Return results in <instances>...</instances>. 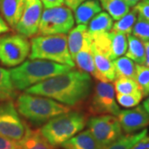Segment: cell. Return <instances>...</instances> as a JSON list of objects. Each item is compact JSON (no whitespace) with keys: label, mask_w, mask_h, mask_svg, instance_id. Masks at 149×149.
Returning a JSON list of instances; mask_svg holds the SVG:
<instances>
[{"label":"cell","mask_w":149,"mask_h":149,"mask_svg":"<svg viewBox=\"0 0 149 149\" xmlns=\"http://www.w3.org/2000/svg\"><path fill=\"white\" fill-rule=\"evenodd\" d=\"M92 90L93 80L91 74L80 70H70L33 85L25 92L45 96L72 108L85 102L91 95Z\"/></svg>","instance_id":"6da1fadb"},{"label":"cell","mask_w":149,"mask_h":149,"mask_svg":"<svg viewBox=\"0 0 149 149\" xmlns=\"http://www.w3.org/2000/svg\"><path fill=\"white\" fill-rule=\"evenodd\" d=\"M73 67L47 60H27L9 70L12 82L15 89H27L47 80L51 77L69 72Z\"/></svg>","instance_id":"7a4b0ae2"},{"label":"cell","mask_w":149,"mask_h":149,"mask_svg":"<svg viewBox=\"0 0 149 149\" xmlns=\"http://www.w3.org/2000/svg\"><path fill=\"white\" fill-rule=\"evenodd\" d=\"M17 112L34 126H40L59 114L70 110V108L45 96L27 93L19 95L16 101Z\"/></svg>","instance_id":"3957f363"},{"label":"cell","mask_w":149,"mask_h":149,"mask_svg":"<svg viewBox=\"0 0 149 149\" xmlns=\"http://www.w3.org/2000/svg\"><path fill=\"white\" fill-rule=\"evenodd\" d=\"M87 120L84 113L70 110L50 119L43 124L40 131L52 147H61L65 141L82 131Z\"/></svg>","instance_id":"277c9868"},{"label":"cell","mask_w":149,"mask_h":149,"mask_svg":"<svg viewBox=\"0 0 149 149\" xmlns=\"http://www.w3.org/2000/svg\"><path fill=\"white\" fill-rule=\"evenodd\" d=\"M29 60H47L59 64L74 66L70 54L65 34L45 35L32 37L30 42Z\"/></svg>","instance_id":"5b68a950"},{"label":"cell","mask_w":149,"mask_h":149,"mask_svg":"<svg viewBox=\"0 0 149 149\" xmlns=\"http://www.w3.org/2000/svg\"><path fill=\"white\" fill-rule=\"evenodd\" d=\"M74 19L66 6L46 8L42 12L37 34L40 36L66 34L73 28Z\"/></svg>","instance_id":"8992f818"},{"label":"cell","mask_w":149,"mask_h":149,"mask_svg":"<svg viewBox=\"0 0 149 149\" xmlns=\"http://www.w3.org/2000/svg\"><path fill=\"white\" fill-rule=\"evenodd\" d=\"M30 42L19 33L0 35V63L8 67L17 66L28 57Z\"/></svg>","instance_id":"52a82bcc"},{"label":"cell","mask_w":149,"mask_h":149,"mask_svg":"<svg viewBox=\"0 0 149 149\" xmlns=\"http://www.w3.org/2000/svg\"><path fill=\"white\" fill-rule=\"evenodd\" d=\"M86 125L100 149L113 143L123 135L117 116L112 114L94 115L88 118Z\"/></svg>","instance_id":"ba28073f"},{"label":"cell","mask_w":149,"mask_h":149,"mask_svg":"<svg viewBox=\"0 0 149 149\" xmlns=\"http://www.w3.org/2000/svg\"><path fill=\"white\" fill-rule=\"evenodd\" d=\"M88 106L89 113L94 115L112 114L117 116L120 109L116 102L114 87L110 82L97 80Z\"/></svg>","instance_id":"9c48e42d"},{"label":"cell","mask_w":149,"mask_h":149,"mask_svg":"<svg viewBox=\"0 0 149 149\" xmlns=\"http://www.w3.org/2000/svg\"><path fill=\"white\" fill-rule=\"evenodd\" d=\"M27 124L19 116L13 100L0 104V135L19 142L25 135Z\"/></svg>","instance_id":"30bf717a"},{"label":"cell","mask_w":149,"mask_h":149,"mask_svg":"<svg viewBox=\"0 0 149 149\" xmlns=\"http://www.w3.org/2000/svg\"><path fill=\"white\" fill-rule=\"evenodd\" d=\"M42 14V3L41 0H26L24 9L15 30L27 37L37 35Z\"/></svg>","instance_id":"8fae6325"},{"label":"cell","mask_w":149,"mask_h":149,"mask_svg":"<svg viewBox=\"0 0 149 149\" xmlns=\"http://www.w3.org/2000/svg\"><path fill=\"white\" fill-rule=\"evenodd\" d=\"M117 118L125 134L138 133L149 125L148 113L141 105L131 109L120 110Z\"/></svg>","instance_id":"7c38bea8"},{"label":"cell","mask_w":149,"mask_h":149,"mask_svg":"<svg viewBox=\"0 0 149 149\" xmlns=\"http://www.w3.org/2000/svg\"><path fill=\"white\" fill-rule=\"evenodd\" d=\"M73 61H74V65H77L80 71L86 72L93 76L96 80H99V74L95 65L92 52V40L90 34L86 37L82 48L74 56Z\"/></svg>","instance_id":"4fadbf2b"},{"label":"cell","mask_w":149,"mask_h":149,"mask_svg":"<svg viewBox=\"0 0 149 149\" xmlns=\"http://www.w3.org/2000/svg\"><path fill=\"white\" fill-rule=\"evenodd\" d=\"M26 3V0H0V13L12 28L19 21Z\"/></svg>","instance_id":"5bb4252c"},{"label":"cell","mask_w":149,"mask_h":149,"mask_svg":"<svg viewBox=\"0 0 149 149\" xmlns=\"http://www.w3.org/2000/svg\"><path fill=\"white\" fill-rule=\"evenodd\" d=\"M92 52H93L96 70L99 74V81H103V82L114 81L116 77H115V71H114L113 61H111L105 55L97 52L93 47H92Z\"/></svg>","instance_id":"9a60e30c"},{"label":"cell","mask_w":149,"mask_h":149,"mask_svg":"<svg viewBox=\"0 0 149 149\" xmlns=\"http://www.w3.org/2000/svg\"><path fill=\"white\" fill-rule=\"evenodd\" d=\"M18 143L20 149H54L43 137L40 129H32L27 125L24 137Z\"/></svg>","instance_id":"2e32d148"},{"label":"cell","mask_w":149,"mask_h":149,"mask_svg":"<svg viewBox=\"0 0 149 149\" xmlns=\"http://www.w3.org/2000/svg\"><path fill=\"white\" fill-rule=\"evenodd\" d=\"M63 149H100L95 138L87 129L80 131L61 145Z\"/></svg>","instance_id":"e0dca14e"},{"label":"cell","mask_w":149,"mask_h":149,"mask_svg":"<svg viewBox=\"0 0 149 149\" xmlns=\"http://www.w3.org/2000/svg\"><path fill=\"white\" fill-rule=\"evenodd\" d=\"M101 10V5L99 0H86L74 10L75 22L78 25H86L96 14L100 13Z\"/></svg>","instance_id":"ac0fdd59"},{"label":"cell","mask_w":149,"mask_h":149,"mask_svg":"<svg viewBox=\"0 0 149 149\" xmlns=\"http://www.w3.org/2000/svg\"><path fill=\"white\" fill-rule=\"evenodd\" d=\"M89 32L87 26L84 24L78 25L77 27L72 28L69 32L67 38V45L70 56L73 60L82 48V46Z\"/></svg>","instance_id":"d6986e66"},{"label":"cell","mask_w":149,"mask_h":149,"mask_svg":"<svg viewBox=\"0 0 149 149\" xmlns=\"http://www.w3.org/2000/svg\"><path fill=\"white\" fill-rule=\"evenodd\" d=\"M113 19L105 12H100L89 22L88 32L92 37L96 34L109 32L113 27Z\"/></svg>","instance_id":"ffe728a7"},{"label":"cell","mask_w":149,"mask_h":149,"mask_svg":"<svg viewBox=\"0 0 149 149\" xmlns=\"http://www.w3.org/2000/svg\"><path fill=\"white\" fill-rule=\"evenodd\" d=\"M128 47L125 56L139 65L145 64V48L143 42L133 35H128Z\"/></svg>","instance_id":"44dd1931"},{"label":"cell","mask_w":149,"mask_h":149,"mask_svg":"<svg viewBox=\"0 0 149 149\" xmlns=\"http://www.w3.org/2000/svg\"><path fill=\"white\" fill-rule=\"evenodd\" d=\"M102 8L113 20L118 21L130 11V7L123 0H99Z\"/></svg>","instance_id":"7402d4cb"},{"label":"cell","mask_w":149,"mask_h":149,"mask_svg":"<svg viewBox=\"0 0 149 149\" xmlns=\"http://www.w3.org/2000/svg\"><path fill=\"white\" fill-rule=\"evenodd\" d=\"M16 96V89L11 80L9 70L0 66V102L13 100Z\"/></svg>","instance_id":"603a6c76"},{"label":"cell","mask_w":149,"mask_h":149,"mask_svg":"<svg viewBox=\"0 0 149 149\" xmlns=\"http://www.w3.org/2000/svg\"><path fill=\"white\" fill-rule=\"evenodd\" d=\"M114 66L115 77L118 78H131L135 80L136 65L131 59L127 56H120L113 61Z\"/></svg>","instance_id":"cb8c5ba5"},{"label":"cell","mask_w":149,"mask_h":149,"mask_svg":"<svg viewBox=\"0 0 149 149\" xmlns=\"http://www.w3.org/2000/svg\"><path fill=\"white\" fill-rule=\"evenodd\" d=\"M148 135V129L144 128L138 133L131 134H123L122 136L111 144L101 149H130L140 139Z\"/></svg>","instance_id":"d4e9b609"},{"label":"cell","mask_w":149,"mask_h":149,"mask_svg":"<svg viewBox=\"0 0 149 149\" xmlns=\"http://www.w3.org/2000/svg\"><path fill=\"white\" fill-rule=\"evenodd\" d=\"M109 33L111 37L109 59L111 61H113L126 53L128 47V39H127V35L121 32L112 31Z\"/></svg>","instance_id":"484cf974"},{"label":"cell","mask_w":149,"mask_h":149,"mask_svg":"<svg viewBox=\"0 0 149 149\" xmlns=\"http://www.w3.org/2000/svg\"><path fill=\"white\" fill-rule=\"evenodd\" d=\"M138 13L133 8L132 11H129L127 14L118 20L114 24H113L112 31L123 33L125 35H129L132 33V29L137 21Z\"/></svg>","instance_id":"4316f807"},{"label":"cell","mask_w":149,"mask_h":149,"mask_svg":"<svg viewBox=\"0 0 149 149\" xmlns=\"http://www.w3.org/2000/svg\"><path fill=\"white\" fill-rule=\"evenodd\" d=\"M135 80L143 97H147L149 95V67L144 65H136Z\"/></svg>","instance_id":"83f0119b"},{"label":"cell","mask_w":149,"mask_h":149,"mask_svg":"<svg viewBox=\"0 0 149 149\" xmlns=\"http://www.w3.org/2000/svg\"><path fill=\"white\" fill-rule=\"evenodd\" d=\"M114 91L117 94L141 93L136 80L131 78H118L114 80Z\"/></svg>","instance_id":"f1b7e54d"},{"label":"cell","mask_w":149,"mask_h":149,"mask_svg":"<svg viewBox=\"0 0 149 149\" xmlns=\"http://www.w3.org/2000/svg\"><path fill=\"white\" fill-rule=\"evenodd\" d=\"M132 33L142 42L149 41V22L138 15L137 21L132 29Z\"/></svg>","instance_id":"f546056e"},{"label":"cell","mask_w":149,"mask_h":149,"mask_svg":"<svg viewBox=\"0 0 149 149\" xmlns=\"http://www.w3.org/2000/svg\"><path fill=\"white\" fill-rule=\"evenodd\" d=\"M142 93L138 94H117V102L124 108H133L138 106L143 99Z\"/></svg>","instance_id":"4dcf8cb0"},{"label":"cell","mask_w":149,"mask_h":149,"mask_svg":"<svg viewBox=\"0 0 149 149\" xmlns=\"http://www.w3.org/2000/svg\"><path fill=\"white\" fill-rule=\"evenodd\" d=\"M138 15L149 22V0H140L133 8Z\"/></svg>","instance_id":"1f68e13d"},{"label":"cell","mask_w":149,"mask_h":149,"mask_svg":"<svg viewBox=\"0 0 149 149\" xmlns=\"http://www.w3.org/2000/svg\"><path fill=\"white\" fill-rule=\"evenodd\" d=\"M0 149H20L19 143L0 135Z\"/></svg>","instance_id":"d6a6232c"},{"label":"cell","mask_w":149,"mask_h":149,"mask_svg":"<svg viewBox=\"0 0 149 149\" xmlns=\"http://www.w3.org/2000/svg\"><path fill=\"white\" fill-rule=\"evenodd\" d=\"M130 149H149V136H145L135 143Z\"/></svg>","instance_id":"836d02e7"},{"label":"cell","mask_w":149,"mask_h":149,"mask_svg":"<svg viewBox=\"0 0 149 149\" xmlns=\"http://www.w3.org/2000/svg\"><path fill=\"white\" fill-rule=\"evenodd\" d=\"M41 2L46 8L59 7L64 3V0H41Z\"/></svg>","instance_id":"e575fe53"},{"label":"cell","mask_w":149,"mask_h":149,"mask_svg":"<svg viewBox=\"0 0 149 149\" xmlns=\"http://www.w3.org/2000/svg\"><path fill=\"white\" fill-rule=\"evenodd\" d=\"M86 0H64L65 4L66 7H68L70 10H75V8L78 6L84 3Z\"/></svg>","instance_id":"d590c367"},{"label":"cell","mask_w":149,"mask_h":149,"mask_svg":"<svg viewBox=\"0 0 149 149\" xmlns=\"http://www.w3.org/2000/svg\"><path fill=\"white\" fill-rule=\"evenodd\" d=\"M9 32V27L7 25L5 20L0 16V35Z\"/></svg>","instance_id":"8d00e7d4"},{"label":"cell","mask_w":149,"mask_h":149,"mask_svg":"<svg viewBox=\"0 0 149 149\" xmlns=\"http://www.w3.org/2000/svg\"><path fill=\"white\" fill-rule=\"evenodd\" d=\"M144 48H145V64L146 66L149 67V41L143 42Z\"/></svg>","instance_id":"74e56055"},{"label":"cell","mask_w":149,"mask_h":149,"mask_svg":"<svg viewBox=\"0 0 149 149\" xmlns=\"http://www.w3.org/2000/svg\"><path fill=\"white\" fill-rule=\"evenodd\" d=\"M129 7H134L140 0H123Z\"/></svg>","instance_id":"f35d334b"},{"label":"cell","mask_w":149,"mask_h":149,"mask_svg":"<svg viewBox=\"0 0 149 149\" xmlns=\"http://www.w3.org/2000/svg\"><path fill=\"white\" fill-rule=\"evenodd\" d=\"M143 108L145 109V110L147 111V113H148L149 115V95H148V98H147V100L143 102Z\"/></svg>","instance_id":"ab89813d"}]
</instances>
